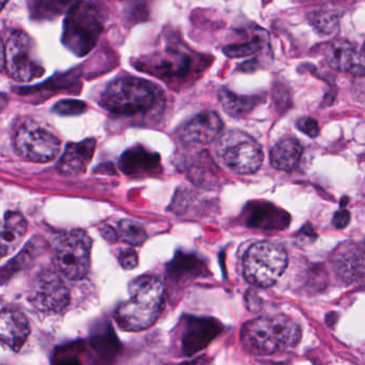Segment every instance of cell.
Listing matches in <instances>:
<instances>
[{"label": "cell", "instance_id": "6da1fadb", "mask_svg": "<svg viewBox=\"0 0 365 365\" xmlns=\"http://www.w3.org/2000/svg\"><path fill=\"white\" fill-rule=\"evenodd\" d=\"M301 337L300 324L285 315L255 318L247 322L241 330L243 347L256 356H270L296 347Z\"/></svg>", "mask_w": 365, "mask_h": 365}, {"label": "cell", "instance_id": "7a4b0ae2", "mask_svg": "<svg viewBox=\"0 0 365 365\" xmlns=\"http://www.w3.org/2000/svg\"><path fill=\"white\" fill-rule=\"evenodd\" d=\"M130 294L129 300L117 309V324L125 331L148 329L157 322L163 309V283L158 277L144 275L130 284Z\"/></svg>", "mask_w": 365, "mask_h": 365}, {"label": "cell", "instance_id": "3957f363", "mask_svg": "<svg viewBox=\"0 0 365 365\" xmlns=\"http://www.w3.org/2000/svg\"><path fill=\"white\" fill-rule=\"evenodd\" d=\"M287 264V253L282 245L262 241L252 245L245 254V277L256 287H270L283 274Z\"/></svg>", "mask_w": 365, "mask_h": 365}, {"label": "cell", "instance_id": "277c9868", "mask_svg": "<svg viewBox=\"0 0 365 365\" xmlns=\"http://www.w3.org/2000/svg\"><path fill=\"white\" fill-rule=\"evenodd\" d=\"M91 237L82 230L63 232L53 243L52 258L59 273L69 279H82L91 266Z\"/></svg>", "mask_w": 365, "mask_h": 365}, {"label": "cell", "instance_id": "5b68a950", "mask_svg": "<svg viewBox=\"0 0 365 365\" xmlns=\"http://www.w3.org/2000/svg\"><path fill=\"white\" fill-rule=\"evenodd\" d=\"M155 102L153 84L136 78L113 82L101 97L106 110L119 115H134L149 110Z\"/></svg>", "mask_w": 365, "mask_h": 365}, {"label": "cell", "instance_id": "8992f818", "mask_svg": "<svg viewBox=\"0 0 365 365\" xmlns=\"http://www.w3.org/2000/svg\"><path fill=\"white\" fill-rule=\"evenodd\" d=\"M102 31L103 25L95 6L80 3L68 12L63 42L74 54L85 56L95 48Z\"/></svg>", "mask_w": 365, "mask_h": 365}, {"label": "cell", "instance_id": "52a82bcc", "mask_svg": "<svg viewBox=\"0 0 365 365\" xmlns=\"http://www.w3.org/2000/svg\"><path fill=\"white\" fill-rule=\"evenodd\" d=\"M217 155L232 172L239 175L254 174L264 162L262 147L245 132H226L217 145Z\"/></svg>", "mask_w": 365, "mask_h": 365}, {"label": "cell", "instance_id": "ba28073f", "mask_svg": "<svg viewBox=\"0 0 365 365\" xmlns=\"http://www.w3.org/2000/svg\"><path fill=\"white\" fill-rule=\"evenodd\" d=\"M5 67L19 82H31L43 76L44 68L36 53L35 43L24 31H16L10 36L5 46Z\"/></svg>", "mask_w": 365, "mask_h": 365}, {"label": "cell", "instance_id": "9c48e42d", "mask_svg": "<svg viewBox=\"0 0 365 365\" xmlns=\"http://www.w3.org/2000/svg\"><path fill=\"white\" fill-rule=\"evenodd\" d=\"M16 150L29 161L48 162L55 159L61 150V140L43 128L24 125L14 138Z\"/></svg>", "mask_w": 365, "mask_h": 365}, {"label": "cell", "instance_id": "30bf717a", "mask_svg": "<svg viewBox=\"0 0 365 365\" xmlns=\"http://www.w3.org/2000/svg\"><path fill=\"white\" fill-rule=\"evenodd\" d=\"M31 301L40 311L61 312L70 301V292L57 273L46 271L38 275L31 287Z\"/></svg>", "mask_w": 365, "mask_h": 365}, {"label": "cell", "instance_id": "8fae6325", "mask_svg": "<svg viewBox=\"0 0 365 365\" xmlns=\"http://www.w3.org/2000/svg\"><path fill=\"white\" fill-rule=\"evenodd\" d=\"M223 129V123L215 112H205L182 125L179 138L187 145H207L215 140Z\"/></svg>", "mask_w": 365, "mask_h": 365}, {"label": "cell", "instance_id": "7c38bea8", "mask_svg": "<svg viewBox=\"0 0 365 365\" xmlns=\"http://www.w3.org/2000/svg\"><path fill=\"white\" fill-rule=\"evenodd\" d=\"M364 262V247L356 243L341 245L333 257L335 273L345 284L356 283L363 279Z\"/></svg>", "mask_w": 365, "mask_h": 365}, {"label": "cell", "instance_id": "4fadbf2b", "mask_svg": "<svg viewBox=\"0 0 365 365\" xmlns=\"http://www.w3.org/2000/svg\"><path fill=\"white\" fill-rule=\"evenodd\" d=\"M324 55L334 69L354 76L364 74V55L350 42L344 40L331 42L324 46Z\"/></svg>", "mask_w": 365, "mask_h": 365}, {"label": "cell", "instance_id": "5bb4252c", "mask_svg": "<svg viewBox=\"0 0 365 365\" xmlns=\"http://www.w3.org/2000/svg\"><path fill=\"white\" fill-rule=\"evenodd\" d=\"M221 332V324L210 318H191L182 336V350L190 356L204 349Z\"/></svg>", "mask_w": 365, "mask_h": 365}, {"label": "cell", "instance_id": "9a60e30c", "mask_svg": "<svg viewBox=\"0 0 365 365\" xmlns=\"http://www.w3.org/2000/svg\"><path fill=\"white\" fill-rule=\"evenodd\" d=\"M31 333L29 320L16 309L0 312V341L12 349L20 350Z\"/></svg>", "mask_w": 365, "mask_h": 365}, {"label": "cell", "instance_id": "2e32d148", "mask_svg": "<svg viewBox=\"0 0 365 365\" xmlns=\"http://www.w3.org/2000/svg\"><path fill=\"white\" fill-rule=\"evenodd\" d=\"M95 149L96 140L93 138L68 145L57 170L63 176H78L82 174L93 159Z\"/></svg>", "mask_w": 365, "mask_h": 365}, {"label": "cell", "instance_id": "e0dca14e", "mask_svg": "<svg viewBox=\"0 0 365 365\" xmlns=\"http://www.w3.org/2000/svg\"><path fill=\"white\" fill-rule=\"evenodd\" d=\"M120 168L128 176L140 177L159 170L160 155L143 147H133L123 153Z\"/></svg>", "mask_w": 365, "mask_h": 365}, {"label": "cell", "instance_id": "ac0fdd59", "mask_svg": "<svg viewBox=\"0 0 365 365\" xmlns=\"http://www.w3.org/2000/svg\"><path fill=\"white\" fill-rule=\"evenodd\" d=\"M247 211V225L251 227L284 230L289 224V215L268 202H254Z\"/></svg>", "mask_w": 365, "mask_h": 365}, {"label": "cell", "instance_id": "d6986e66", "mask_svg": "<svg viewBox=\"0 0 365 365\" xmlns=\"http://www.w3.org/2000/svg\"><path fill=\"white\" fill-rule=\"evenodd\" d=\"M27 230L26 220L18 212H8L0 230V258L16 251Z\"/></svg>", "mask_w": 365, "mask_h": 365}, {"label": "cell", "instance_id": "ffe728a7", "mask_svg": "<svg viewBox=\"0 0 365 365\" xmlns=\"http://www.w3.org/2000/svg\"><path fill=\"white\" fill-rule=\"evenodd\" d=\"M303 148L294 138L279 140L270 153V163L275 170L289 172L294 170L302 157Z\"/></svg>", "mask_w": 365, "mask_h": 365}, {"label": "cell", "instance_id": "44dd1931", "mask_svg": "<svg viewBox=\"0 0 365 365\" xmlns=\"http://www.w3.org/2000/svg\"><path fill=\"white\" fill-rule=\"evenodd\" d=\"M220 101L225 112L230 116L241 117L249 114L262 100L258 96L245 97V96L235 95L232 91L223 89L220 93Z\"/></svg>", "mask_w": 365, "mask_h": 365}, {"label": "cell", "instance_id": "7402d4cb", "mask_svg": "<svg viewBox=\"0 0 365 365\" xmlns=\"http://www.w3.org/2000/svg\"><path fill=\"white\" fill-rule=\"evenodd\" d=\"M80 3L81 0H36L35 16L42 20L57 18Z\"/></svg>", "mask_w": 365, "mask_h": 365}, {"label": "cell", "instance_id": "603a6c76", "mask_svg": "<svg viewBox=\"0 0 365 365\" xmlns=\"http://www.w3.org/2000/svg\"><path fill=\"white\" fill-rule=\"evenodd\" d=\"M118 237H120L123 242L130 245H142L147 240V232L142 225L132 221V220H123L119 223Z\"/></svg>", "mask_w": 365, "mask_h": 365}, {"label": "cell", "instance_id": "cb8c5ba5", "mask_svg": "<svg viewBox=\"0 0 365 365\" xmlns=\"http://www.w3.org/2000/svg\"><path fill=\"white\" fill-rule=\"evenodd\" d=\"M200 270H202L200 262H198L195 257H192V256H185L183 259L176 257V260L173 262L170 273L174 274V277L181 279L185 274L187 277L191 275V277H195Z\"/></svg>", "mask_w": 365, "mask_h": 365}, {"label": "cell", "instance_id": "d4e9b609", "mask_svg": "<svg viewBox=\"0 0 365 365\" xmlns=\"http://www.w3.org/2000/svg\"><path fill=\"white\" fill-rule=\"evenodd\" d=\"M260 48H262V41L253 40V41H249L247 43L227 46V48H224V53L228 57L240 58V57L250 56L254 53H257Z\"/></svg>", "mask_w": 365, "mask_h": 365}, {"label": "cell", "instance_id": "484cf974", "mask_svg": "<svg viewBox=\"0 0 365 365\" xmlns=\"http://www.w3.org/2000/svg\"><path fill=\"white\" fill-rule=\"evenodd\" d=\"M314 26L322 34H330L334 31L337 26V18L328 12H318L314 14L312 18Z\"/></svg>", "mask_w": 365, "mask_h": 365}, {"label": "cell", "instance_id": "4316f807", "mask_svg": "<svg viewBox=\"0 0 365 365\" xmlns=\"http://www.w3.org/2000/svg\"><path fill=\"white\" fill-rule=\"evenodd\" d=\"M86 110L84 102L76 100H63L55 106L54 112L63 116H74L83 114Z\"/></svg>", "mask_w": 365, "mask_h": 365}, {"label": "cell", "instance_id": "83f0119b", "mask_svg": "<svg viewBox=\"0 0 365 365\" xmlns=\"http://www.w3.org/2000/svg\"><path fill=\"white\" fill-rule=\"evenodd\" d=\"M297 128L300 130L302 133L307 134L309 138H316L319 134V125L315 119L309 118V117H303L297 121Z\"/></svg>", "mask_w": 365, "mask_h": 365}, {"label": "cell", "instance_id": "f1b7e54d", "mask_svg": "<svg viewBox=\"0 0 365 365\" xmlns=\"http://www.w3.org/2000/svg\"><path fill=\"white\" fill-rule=\"evenodd\" d=\"M119 262H120L123 268L127 269V270H131V269L135 268L138 264V254L133 250H125L121 252L119 255Z\"/></svg>", "mask_w": 365, "mask_h": 365}, {"label": "cell", "instance_id": "f546056e", "mask_svg": "<svg viewBox=\"0 0 365 365\" xmlns=\"http://www.w3.org/2000/svg\"><path fill=\"white\" fill-rule=\"evenodd\" d=\"M350 219V213L349 211L345 210H339L334 215V217H333V224H334L335 227L339 228V230H343L347 226V224L349 223Z\"/></svg>", "mask_w": 365, "mask_h": 365}, {"label": "cell", "instance_id": "4dcf8cb0", "mask_svg": "<svg viewBox=\"0 0 365 365\" xmlns=\"http://www.w3.org/2000/svg\"><path fill=\"white\" fill-rule=\"evenodd\" d=\"M102 236L106 239V240L110 241V242H116L117 239H118V234H117L116 230H113L110 226L104 225L103 227L101 228Z\"/></svg>", "mask_w": 365, "mask_h": 365}, {"label": "cell", "instance_id": "1f68e13d", "mask_svg": "<svg viewBox=\"0 0 365 365\" xmlns=\"http://www.w3.org/2000/svg\"><path fill=\"white\" fill-rule=\"evenodd\" d=\"M5 68V46L3 40L0 39V71Z\"/></svg>", "mask_w": 365, "mask_h": 365}, {"label": "cell", "instance_id": "d6a6232c", "mask_svg": "<svg viewBox=\"0 0 365 365\" xmlns=\"http://www.w3.org/2000/svg\"><path fill=\"white\" fill-rule=\"evenodd\" d=\"M8 100L7 98H6L5 95H1L0 93V112L4 110V108H6V106H7Z\"/></svg>", "mask_w": 365, "mask_h": 365}, {"label": "cell", "instance_id": "836d02e7", "mask_svg": "<svg viewBox=\"0 0 365 365\" xmlns=\"http://www.w3.org/2000/svg\"><path fill=\"white\" fill-rule=\"evenodd\" d=\"M8 1H9V0H0V12H1V10L7 5Z\"/></svg>", "mask_w": 365, "mask_h": 365}]
</instances>
